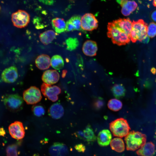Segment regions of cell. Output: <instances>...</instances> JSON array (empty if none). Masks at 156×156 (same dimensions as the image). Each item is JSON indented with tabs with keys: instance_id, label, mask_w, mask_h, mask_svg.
Instances as JSON below:
<instances>
[{
	"instance_id": "obj_1",
	"label": "cell",
	"mask_w": 156,
	"mask_h": 156,
	"mask_svg": "<svg viewBox=\"0 0 156 156\" xmlns=\"http://www.w3.org/2000/svg\"><path fill=\"white\" fill-rule=\"evenodd\" d=\"M107 30V36L111 39L114 44L121 46L130 42V39L129 36L116 26L113 22L108 23Z\"/></svg>"
},
{
	"instance_id": "obj_2",
	"label": "cell",
	"mask_w": 156,
	"mask_h": 156,
	"mask_svg": "<svg viewBox=\"0 0 156 156\" xmlns=\"http://www.w3.org/2000/svg\"><path fill=\"white\" fill-rule=\"evenodd\" d=\"M146 140L145 135L139 131H131L125 138L126 149L133 151L139 149L146 143Z\"/></svg>"
},
{
	"instance_id": "obj_3",
	"label": "cell",
	"mask_w": 156,
	"mask_h": 156,
	"mask_svg": "<svg viewBox=\"0 0 156 156\" xmlns=\"http://www.w3.org/2000/svg\"><path fill=\"white\" fill-rule=\"evenodd\" d=\"M148 26L142 19L133 21L130 34V39L133 43L138 40L142 42L148 36L147 35Z\"/></svg>"
},
{
	"instance_id": "obj_4",
	"label": "cell",
	"mask_w": 156,
	"mask_h": 156,
	"mask_svg": "<svg viewBox=\"0 0 156 156\" xmlns=\"http://www.w3.org/2000/svg\"><path fill=\"white\" fill-rule=\"evenodd\" d=\"M109 128L114 136L120 138L125 137L130 129L127 120L122 118H117L111 122Z\"/></svg>"
},
{
	"instance_id": "obj_5",
	"label": "cell",
	"mask_w": 156,
	"mask_h": 156,
	"mask_svg": "<svg viewBox=\"0 0 156 156\" xmlns=\"http://www.w3.org/2000/svg\"><path fill=\"white\" fill-rule=\"evenodd\" d=\"M2 99L6 107L10 111H18L23 106V99L17 94H6L3 97Z\"/></svg>"
},
{
	"instance_id": "obj_6",
	"label": "cell",
	"mask_w": 156,
	"mask_h": 156,
	"mask_svg": "<svg viewBox=\"0 0 156 156\" xmlns=\"http://www.w3.org/2000/svg\"><path fill=\"white\" fill-rule=\"evenodd\" d=\"M11 20L15 27L22 28L26 26L30 21V16L26 11L18 10L13 13L11 16Z\"/></svg>"
},
{
	"instance_id": "obj_7",
	"label": "cell",
	"mask_w": 156,
	"mask_h": 156,
	"mask_svg": "<svg viewBox=\"0 0 156 156\" xmlns=\"http://www.w3.org/2000/svg\"><path fill=\"white\" fill-rule=\"evenodd\" d=\"M23 99L28 104H34L41 100L42 96L40 90L35 86H31L25 90L23 94Z\"/></svg>"
},
{
	"instance_id": "obj_8",
	"label": "cell",
	"mask_w": 156,
	"mask_h": 156,
	"mask_svg": "<svg viewBox=\"0 0 156 156\" xmlns=\"http://www.w3.org/2000/svg\"><path fill=\"white\" fill-rule=\"evenodd\" d=\"M41 88L43 95L53 102L58 100V96L61 92V89L58 86H51L45 83L42 84Z\"/></svg>"
},
{
	"instance_id": "obj_9",
	"label": "cell",
	"mask_w": 156,
	"mask_h": 156,
	"mask_svg": "<svg viewBox=\"0 0 156 156\" xmlns=\"http://www.w3.org/2000/svg\"><path fill=\"white\" fill-rule=\"evenodd\" d=\"M81 27L82 30L92 31L98 27V21L92 14L87 13L81 18Z\"/></svg>"
},
{
	"instance_id": "obj_10",
	"label": "cell",
	"mask_w": 156,
	"mask_h": 156,
	"mask_svg": "<svg viewBox=\"0 0 156 156\" xmlns=\"http://www.w3.org/2000/svg\"><path fill=\"white\" fill-rule=\"evenodd\" d=\"M8 130L10 135L14 139L20 140L25 136V129L22 123L20 121L12 123L9 126Z\"/></svg>"
},
{
	"instance_id": "obj_11",
	"label": "cell",
	"mask_w": 156,
	"mask_h": 156,
	"mask_svg": "<svg viewBox=\"0 0 156 156\" xmlns=\"http://www.w3.org/2000/svg\"><path fill=\"white\" fill-rule=\"evenodd\" d=\"M17 69L16 67L12 66L5 69L3 71L1 77L2 80L8 83L14 82L18 77Z\"/></svg>"
},
{
	"instance_id": "obj_12",
	"label": "cell",
	"mask_w": 156,
	"mask_h": 156,
	"mask_svg": "<svg viewBox=\"0 0 156 156\" xmlns=\"http://www.w3.org/2000/svg\"><path fill=\"white\" fill-rule=\"evenodd\" d=\"M75 134L77 138L89 142H94L96 138L90 125H88L83 131H78Z\"/></svg>"
},
{
	"instance_id": "obj_13",
	"label": "cell",
	"mask_w": 156,
	"mask_h": 156,
	"mask_svg": "<svg viewBox=\"0 0 156 156\" xmlns=\"http://www.w3.org/2000/svg\"><path fill=\"white\" fill-rule=\"evenodd\" d=\"M49 152L51 156H66L68 150L67 146L64 143L55 142L50 147Z\"/></svg>"
},
{
	"instance_id": "obj_14",
	"label": "cell",
	"mask_w": 156,
	"mask_h": 156,
	"mask_svg": "<svg viewBox=\"0 0 156 156\" xmlns=\"http://www.w3.org/2000/svg\"><path fill=\"white\" fill-rule=\"evenodd\" d=\"M121 7V13L125 16L129 15L137 7V4L134 1L117 0Z\"/></svg>"
},
{
	"instance_id": "obj_15",
	"label": "cell",
	"mask_w": 156,
	"mask_h": 156,
	"mask_svg": "<svg viewBox=\"0 0 156 156\" xmlns=\"http://www.w3.org/2000/svg\"><path fill=\"white\" fill-rule=\"evenodd\" d=\"M59 78V74L56 70H49L43 73L42 79L44 83L51 85L57 83Z\"/></svg>"
},
{
	"instance_id": "obj_16",
	"label": "cell",
	"mask_w": 156,
	"mask_h": 156,
	"mask_svg": "<svg viewBox=\"0 0 156 156\" xmlns=\"http://www.w3.org/2000/svg\"><path fill=\"white\" fill-rule=\"evenodd\" d=\"M112 139V135L109 131L104 129L99 133L97 137V141L100 146H106L110 143Z\"/></svg>"
},
{
	"instance_id": "obj_17",
	"label": "cell",
	"mask_w": 156,
	"mask_h": 156,
	"mask_svg": "<svg viewBox=\"0 0 156 156\" xmlns=\"http://www.w3.org/2000/svg\"><path fill=\"white\" fill-rule=\"evenodd\" d=\"M118 27L125 33L130 38L132 22L129 18H120L113 21Z\"/></svg>"
},
{
	"instance_id": "obj_18",
	"label": "cell",
	"mask_w": 156,
	"mask_h": 156,
	"mask_svg": "<svg viewBox=\"0 0 156 156\" xmlns=\"http://www.w3.org/2000/svg\"><path fill=\"white\" fill-rule=\"evenodd\" d=\"M98 49L96 43L92 40H87L84 43L82 47V51L86 55L93 56L96 55Z\"/></svg>"
},
{
	"instance_id": "obj_19",
	"label": "cell",
	"mask_w": 156,
	"mask_h": 156,
	"mask_svg": "<svg viewBox=\"0 0 156 156\" xmlns=\"http://www.w3.org/2000/svg\"><path fill=\"white\" fill-rule=\"evenodd\" d=\"M49 56L46 54H42L38 56L35 60L36 66L41 70L47 69L51 65Z\"/></svg>"
},
{
	"instance_id": "obj_20",
	"label": "cell",
	"mask_w": 156,
	"mask_h": 156,
	"mask_svg": "<svg viewBox=\"0 0 156 156\" xmlns=\"http://www.w3.org/2000/svg\"><path fill=\"white\" fill-rule=\"evenodd\" d=\"M155 146L152 142L146 143L136 152L138 155L140 156H152L155 152Z\"/></svg>"
},
{
	"instance_id": "obj_21",
	"label": "cell",
	"mask_w": 156,
	"mask_h": 156,
	"mask_svg": "<svg viewBox=\"0 0 156 156\" xmlns=\"http://www.w3.org/2000/svg\"><path fill=\"white\" fill-rule=\"evenodd\" d=\"M48 112L49 115L52 118L58 119L63 116L64 113V109L60 104L56 103L51 106Z\"/></svg>"
},
{
	"instance_id": "obj_22",
	"label": "cell",
	"mask_w": 156,
	"mask_h": 156,
	"mask_svg": "<svg viewBox=\"0 0 156 156\" xmlns=\"http://www.w3.org/2000/svg\"><path fill=\"white\" fill-rule=\"evenodd\" d=\"M52 25L56 33L60 34L66 31V23L63 18H56L52 19Z\"/></svg>"
},
{
	"instance_id": "obj_23",
	"label": "cell",
	"mask_w": 156,
	"mask_h": 156,
	"mask_svg": "<svg viewBox=\"0 0 156 156\" xmlns=\"http://www.w3.org/2000/svg\"><path fill=\"white\" fill-rule=\"evenodd\" d=\"M56 33L51 30H48L41 33L39 36L40 41L47 45L50 43L55 38Z\"/></svg>"
},
{
	"instance_id": "obj_24",
	"label": "cell",
	"mask_w": 156,
	"mask_h": 156,
	"mask_svg": "<svg viewBox=\"0 0 156 156\" xmlns=\"http://www.w3.org/2000/svg\"><path fill=\"white\" fill-rule=\"evenodd\" d=\"M110 145L113 150L117 152H122L125 150L124 141L120 138H115L112 139L110 142Z\"/></svg>"
},
{
	"instance_id": "obj_25",
	"label": "cell",
	"mask_w": 156,
	"mask_h": 156,
	"mask_svg": "<svg viewBox=\"0 0 156 156\" xmlns=\"http://www.w3.org/2000/svg\"><path fill=\"white\" fill-rule=\"evenodd\" d=\"M51 66L54 69L59 70L64 66V61L62 57L59 55H53L51 60Z\"/></svg>"
},
{
	"instance_id": "obj_26",
	"label": "cell",
	"mask_w": 156,
	"mask_h": 156,
	"mask_svg": "<svg viewBox=\"0 0 156 156\" xmlns=\"http://www.w3.org/2000/svg\"><path fill=\"white\" fill-rule=\"evenodd\" d=\"M125 89L121 84L114 85L112 88V93L116 98L119 99L123 97L125 93Z\"/></svg>"
},
{
	"instance_id": "obj_27",
	"label": "cell",
	"mask_w": 156,
	"mask_h": 156,
	"mask_svg": "<svg viewBox=\"0 0 156 156\" xmlns=\"http://www.w3.org/2000/svg\"><path fill=\"white\" fill-rule=\"evenodd\" d=\"M107 106L110 110L114 111H117L122 108V104L119 100L117 99H112L108 101Z\"/></svg>"
},
{
	"instance_id": "obj_28",
	"label": "cell",
	"mask_w": 156,
	"mask_h": 156,
	"mask_svg": "<svg viewBox=\"0 0 156 156\" xmlns=\"http://www.w3.org/2000/svg\"><path fill=\"white\" fill-rule=\"evenodd\" d=\"M66 49L70 51L75 49L79 45V41L76 38H69L65 41Z\"/></svg>"
},
{
	"instance_id": "obj_29",
	"label": "cell",
	"mask_w": 156,
	"mask_h": 156,
	"mask_svg": "<svg viewBox=\"0 0 156 156\" xmlns=\"http://www.w3.org/2000/svg\"><path fill=\"white\" fill-rule=\"evenodd\" d=\"M68 21L74 26L75 30H82L81 27V18L79 16H73L71 17Z\"/></svg>"
},
{
	"instance_id": "obj_30",
	"label": "cell",
	"mask_w": 156,
	"mask_h": 156,
	"mask_svg": "<svg viewBox=\"0 0 156 156\" xmlns=\"http://www.w3.org/2000/svg\"><path fill=\"white\" fill-rule=\"evenodd\" d=\"M7 156H18L17 146L15 144L8 146L6 148Z\"/></svg>"
},
{
	"instance_id": "obj_31",
	"label": "cell",
	"mask_w": 156,
	"mask_h": 156,
	"mask_svg": "<svg viewBox=\"0 0 156 156\" xmlns=\"http://www.w3.org/2000/svg\"><path fill=\"white\" fill-rule=\"evenodd\" d=\"M32 110L34 115L38 117H40L43 115L45 113L44 108L40 105H35L33 106Z\"/></svg>"
},
{
	"instance_id": "obj_32",
	"label": "cell",
	"mask_w": 156,
	"mask_h": 156,
	"mask_svg": "<svg viewBox=\"0 0 156 156\" xmlns=\"http://www.w3.org/2000/svg\"><path fill=\"white\" fill-rule=\"evenodd\" d=\"M147 35L151 38L156 36V23L152 22L149 24L148 26Z\"/></svg>"
},
{
	"instance_id": "obj_33",
	"label": "cell",
	"mask_w": 156,
	"mask_h": 156,
	"mask_svg": "<svg viewBox=\"0 0 156 156\" xmlns=\"http://www.w3.org/2000/svg\"><path fill=\"white\" fill-rule=\"evenodd\" d=\"M93 105L95 109L97 110H99L104 106L105 102L102 98L98 97L95 100Z\"/></svg>"
},
{
	"instance_id": "obj_34",
	"label": "cell",
	"mask_w": 156,
	"mask_h": 156,
	"mask_svg": "<svg viewBox=\"0 0 156 156\" xmlns=\"http://www.w3.org/2000/svg\"><path fill=\"white\" fill-rule=\"evenodd\" d=\"M75 148V149L79 152L83 153L86 150L85 146L82 144L76 145Z\"/></svg>"
},
{
	"instance_id": "obj_35",
	"label": "cell",
	"mask_w": 156,
	"mask_h": 156,
	"mask_svg": "<svg viewBox=\"0 0 156 156\" xmlns=\"http://www.w3.org/2000/svg\"><path fill=\"white\" fill-rule=\"evenodd\" d=\"M75 30L72 24L68 20L66 23V31H70Z\"/></svg>"
},
{
	"instance_id": "obj_36",
	"label": "cell",
	"mask_w": 156,
	"mask_h": 156,
	"mask_svg": "<svg viewBox=\"0 0 156 156\" xmlns=\"http://www.w3.org/2000/svg\"><path fill=\"white\" fill-rule=\"evenodd\" d=\"M151 17L153 20L156 22V10L152 13Z\"/></svg>"
},
{
	"instance_id": "obj_37",
	"label": "cell",
	"mask_w": 156,
	"mask_h": 156,
	"mask_svg": "<svg viewBox=\"0 0 156 156\" xmlns=\"http://www.w3.org/2000/svg\"><path fill=\"white\" fill-rule=\"evenodd\" d=\"M153 5L154 6L156 7V0H153Z\"/></svg>"
},
{
	"instance_id": "obj_38",
	"label": "cell",
	"mask_w": 156,
	"mask_h": 156,
	"mask_svg": "<svg viewBox=\"0 0 156 156\" xmlns=\"http://www.w3.org/2000/svg\"><path fill=\"white\" fill-rule=\"evenodd\" d=\"M32 156H40L38 154H34Z\"/></svg>"
},
{
	"instance_id": "obj_39",
	"label": "cell",
	"mask_w": 156,
	"mask_h": 156,
	"mask_svg": "<svg viewBox=\"0 0 156 156\" xmlns=\"http://www.w3.org/2000/svg\"><path fill=\"white\" fill-rule=\"evenodd\" d=\"M0 10H1V7L0 6Z\"/></svg>"
}]
</instances>
